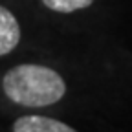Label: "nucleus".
Listing matches in <instances>:
<instances>
[{
    "label": "nucleus",
    "instance_id": "obj_1",
    "mask_svg": "<svg viewBox=\"0 0 132 132\" xmlns=\"http://www.w3.org/2000/svg\"><path fill=\"white\" fill-rule=\"evenodd\" d=\"M4 94L22 106H50L66 94L62 77L48 66L19 64L2 79Z\"/></svg>",
    "mask_w": 132,
    "mask_h": 132
},
{
    "label": "nucleus",
    "instance_id": "obj_2",
    "mask_svg": "<svg viewBox=\"0 0 132 132\" xmlns=\"http://www.w3.org/2000/svg\"><path fill=\"white\" fill-rule=\"evenodd\" d=\"M13 132H77L62 121L46 116H22L15 121Z\"/></svg>",
    "mask_w": 132,
    "mask_h": 132
},
{
    "label": "nucleus",
    "instance_id": "obj_3",
    "mask_svg": "<svg viewBox=\"0 0 132 132\" xmlns=\"http://www.w3.org/2000/svg\"><path fill=\"white\" fill-rule=\"evenodd\" d=\"M20 42V26L15 15L0 6V55H7Z\"/></svg>",
    "mask_w": 132,
    "mask_h": 132
},
{
    "label": "nucleus",
    "instance_id": "obj_4",
    "mask_svg": "<svg viewBox=\"0 0 132 132\" xmlns=\"http://www.w3.org/2000/svg\"><path fill=\"white\" fill-rule=\"evenodd\" d=\"M94 0H42V4L46 7H50L52 11H59V13H73L79 9L88 7Z\"/></svg>",
    "mask_w": 132,
    "mask_h": 132
}]
</instances>
